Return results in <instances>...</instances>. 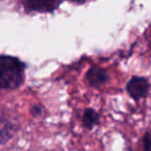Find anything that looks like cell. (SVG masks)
Returning a JSON list of instances; mask_svg holds the SVG:
<instances>
[{
    "label": "cell",
    "instance_id": "cell-1",
    "mask_svg": "<svg viewBox=\"0 0 151 151\" xmlns=\"http://www.w3.org/2000/svg\"><path fill=\"white\" fill-rule=\"evenodd\" d=\"M24 79V64L17 58L0 56V87L14 89Z\"/></svg>",
    "mask_w": 151,
    "mask_h": 151
},
{
    "label": "cell",
    "instance_id": "cell-6",
    "mask_svg": "<svg viewBox=\"0 0 151 151\" xmlns=\"http://www.w3.org/2000/svg\"><path fill=\"white\" fill-rule=\"evenodd\" d=\"M84 120H85V123H86V125L91 126L97 121V115L93 111L89 110V111H87L86 114H85Z\"/></svg>",
    "mask_w": 151,
    "mask_h": 151
},
{
    "label": "cell",
    "instance_id": "cell-7",
    "mask_svg": "<svg viewBox=\"0 0 151 151\" xmlns=\"http://www.w3.org/2000/svg\"><path fill=\"white\" fill-rule=\"evenodd\" d=\"M144 147L146 151H151V130L144 137Z\"/></svg>",
    "mask_w": 151,
    "mask_h": 151
},
{
    "label": "cell",
    "instance_id": "cell-2",
    "mask_svg": "<svg viewBox=\"0 0 151 151\" xmlns=\"http://www.w3.org/2000/svg\"><path fill=\"white\" fill-rule=\"evenodd\" d=\"M127 91L130 96L136 99L145 96V94L148 91V83L146 80L139 77H134L128 82L127 84Z\"/></svg>",
    "mask_w": 151,
    "mask_h": 151
},
{
    "label": "cell",
    "instance_id": "cell-4",
    "mask_svg": "<svg viewBox=\"0 0 151 151\" xmlns=\"http://www.w3.org/2000/svg\"><path fill=\"white\" fill-rule=\"evenodd\" d=\"M54 1L55 0H24V3L28 9L44 12L52 9Z\"/></svg>",
    "mask_w": 151,
    "mask_h": 151
},
{
    "label": "cell",
    "instance_id": "cell-5",
    "mask_svg": "<svg viewBox=\"0 0 151 151\" xmlns=\"http://www.w3.org/2000/svg\"><path fill=\"white\" fill-rule=\"evenodd\" d=\"M107 73L103 68L99 67H94L91 68L89 70V73H87V79H88L89 83L91 85H99L103 84L104 82H106L107 80Z\"/></svg>",
    "mask_w": 151,
    "mask_h": 151
},
{
    "label": "cell",
    "instance_id": "cell-3",
    "mask_svg": "<svg viewBox=\"0 0 151 151\" xmlns=\"http://www.w3.org/2000/svg\"><path fill=\"white\" fill-rule=\"evenodd\" d=\"M15 128L5 117L0 115V144L7 142L14 136Z\"/></svg>",
    "mask_w": 151,
    "mask_h": 151
}]
</instances>
